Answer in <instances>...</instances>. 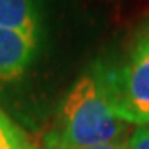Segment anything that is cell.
<instances>
[{"instance_id":"6da1fadb","label":"cell","mask_w":149,"mask_h":149,"mask_svg":"<svg viewBox=\"0 0 149 149\" xmlns=\"http://www.w3.org/2000/svg\"><path fill=\"white\" fill-rule=\"evenodd\" d=\"M128 126L113 113L91 66L65 95L42 149H85L124 141Z\"/></svg>"},{"instance_id":"7a4b0ae2","label":"cell","mask_w":149,"mask_h":149,"mask_svg":"<svg viewBox=\"0 0 149 149\" xmlns=\"http://www.w3.org/2000/svg\"><path fill=\"white\" fill-rule=\"evenodd\" d=\"M113 113L129 124H149V28L116 63L93 65Z\"/></svg>"},{"instance_id":"3957f363","label":"cell","mask_w":149,"mask_h":149,"mask_svg":"<svg viewBox=\"0 0 149 149\" xmlns=\"http://www.w3.org/2000/svg\"><path fill=\"white\" fill-rule=\"evenodd\" d=\"M40 43L0 28V88L20 81L35 63Z\"/></svg>"},{"instance_id":"277c9868","label":"cell","mask_w":149,"mask_h":149,"mask_svg":"<svg viewBox=\"0 0 149 149\" xmlns=\"http://www.w3.org/2000/svg\"><path fill=\"white\" fill-rule=\"evenodd\" d=\"M0 28L40 43L43 33L42 0H0Z\"/></svg>"},{"instance_id":"5b68a950","label":"cell","mask_w":149,"mask_h":149,"mask_svg":"<svg viewBox=\"0 0 149 149\" xmlns=\"http://www.w3.org/2000/svg\"><path fill=\"white\" fill-rule=\"evenodd\" d=\"M23 134L27 133L8 114H5L3 109H0V138H18Z\"/></svg>"},{"instance_id":"8992f818","label":"cell","mask_w":149,"mask_h":149,"mask_svg":"<svg viewBox=\"0 0 149 149\" xmlns=\"http://www.w3.org/2000/svg\"><path fill=\"white\" fill-rule=\"evenodd\" d=\"M0 149H37L28 134L18 138H0Z\"/></svg>"},{"instance_id":"52a82bcc","label":"cell","mask_w":149,"mask_h":149,"mask_svg":"<svg viewBox=\"0 0 149 149\" xmlns=\"http://www.w3.org/2000/svg\"><path fill=\"white\" fill-rule=\"evenodd\" d=\"M128 146L129 149H149V124L138 128L131 134Z\"/></svg>"},{"instance_id":"ba28073f","label":"cell","mask_w":149,"mask_h":149,"mask_svg":"<svg viewBox=\"0 0 149 149\" xmlns=\"http://www.w3.org/2000/svg\"><path fill=\"white\" fill-rule=\"evenodd\" d=\"M85 149H129L128 141H119V143L103 144V146H95V148H85Z\"/></svg>"}]
</instances>
